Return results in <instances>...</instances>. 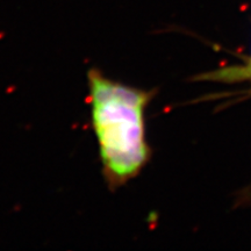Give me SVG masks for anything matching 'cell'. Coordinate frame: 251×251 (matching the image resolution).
I'll return each mask as SVG.
<instances>
[{
    "mask_svg": "<svg viewBox=\"0 0 251 251\" xmlns=\"http://www.w3.org/2000/svg\"><path fill=\"white\" fill-rule=\"evenodd\" d=\"M87 86L103 180L116 191L136 178L150 159L144 113L153 92L112 79L98 68L88 69Z\"/></svg>",
    "mask_w": 251,
    "mask_h": 251,
    "instance_id": "6da1fadb",
    "label": "cell"
}]
</instances>
